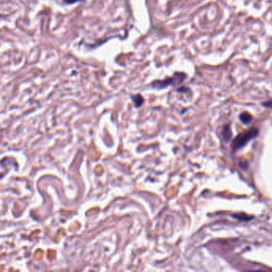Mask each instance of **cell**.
<instances>
[{
	"mask_svg": "<svg viewBox=\"0 0 272 272\" xmlns=\"http://www.w3.org/2000/svg\"><path fill=\"white\" fill-rule=\"evenodd\" d=\"M240 121L244 123V124H245V125H248V124H250L251 121H252V116H251L250 114H248V113H247V112H244L243 114H240Z\"/></svg>",
	"mask_w": 272,
	"mask_h": 272,
	"instance_id": "7a4b0ae2",
	"label": "cell"
},
{
	"mask_svg": "<svg viewBox=\"0 0 272 272\" xmlns=\"http://www.w3.org/2000/svg\"><path fill=\"white\" fill-rule=\"evenodd\" d=\"M132 101H133V102H134L135 106H136V108L140 107V106L143 105L144 98L141 95L136 94V95H134V96H132Z\"/></svg>",
	"mask_w": 272,
	"mask_h": 272,
	"instance_id": "3957f363",
	"label": "cell"
},
{
	"mask_svg": "<svg viewBox=\"0 0 272 272\" xmlns=\"http://www.w3.org/2000/svg\"><path fill=\"white\" fill-rule=\"evenodd\" d=\"M232 217L238 219L240 221H248V220H251L253 218L251 216H248L245 214H235V215H232Z\"/></svg>",
	"mask_w": 272,
	"mask_h": 272,
	"instance_id": "5b68a950",
	"label": "cell"
},
{
	"mask_svg": "<svg viewBox=\"0 0 272 272\" xmlns=\"http://www.w3.org/2000/svg\"><path fill=\"white\" fill-rule=\"evenodd\" d=\"M81 1H84V0H63V2L66 4H68V5L77 3V2H81Z\"/></svg>",
	"mask_w": 272,
	"mask_h": 272,
	"instance_id": "8992f818",
	"label": "cell"
},
{
	"mask_svg": "<svg viewBox=\"0 0 272 272\" xmlns=\"http://www.w3.org/2000/svg\"><path fill=\"white\" fill-rule=\"evenodd\" d=\"M263 105L264 106H266V107H272V101H270L268 102H265V103H263Z\"/></svg>",
	"mask_w": 272,
	"mask_h": 272,
	"instance_id": "52a82bcc",
	"label": "cell"
},
{
	"mask_svg": "<svg viewBox=\"0 0 272 272\" xmlns=\"http://www.w3.org/2000/svg\"><path fill=\"white\" fill-rule=\"evenodd\" d=\"M258 133H259L258 129L252 128V129H249L247 132L238 135L235 138L232 142V145H231L232 146V150L236 151V150L240 149L244 146H245L250 140H252L255 136H257Z\"/></svg>",
	"mask_w": 272,
	"mask_h": 272,
	"instance_id": "6da1fadb",
	"label": "cell"
},
{
	"mask_svg": "<svg viewBox=\"0 0 272 272\" xmlns=\"http://www.w3.org/2000/svg\"><path fill=\"white\" fill-rule=\"evenodd\" d=\"M222 134H223V136L225 139V140H227V141H228L231 138V128L229 125H226L223 128Z\"/></svg>",
	"mask_w": 272,
	"mask_h": 272,
	"instance_id": "277c9868",
	"label": "cell"
}]
</instances>
